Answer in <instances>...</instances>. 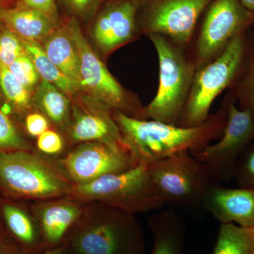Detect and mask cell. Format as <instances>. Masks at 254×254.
<instances>
[{"label":"cell","mask_w":254,"mask_h":254,"mask_svg":"<svg viewBox=\"0 0 254 254\" xmlns=\"http://www.w3.org/2000/svg\"><path fill=\"white\" fill-rule=\"evenodd\" d=\"M26 53L34 64L42 80L50 82L58 87L69 98H72L80 91V87L71 78L64 74L45 53L39 42L21 38Z\"/></svg>","instance_id":"cell-22"},{"label":"cell","mask_w":254,"mask_h":254,"mask_svg":"<svg viewBox=\"0 0 254 254\" xmlns=\"http://www.w3.org/2000/svg\"><path fill=\"white\" fill-rule=\"evenodd\" d=\"M52 126L48 119L41 112H30L26 115L24 127L26 133L30 136L38 138L40 135L49 129Z\"/></svg>","instance_id":"cell-31"},{"label":"cell","mask_w":254,"mask_h":254,"mask_svg":"<svg viewBox=\"0 0 254 254\" xmlns=\"http://www.w3.org/2000/svg\"><path fill=\"white\" fill-rule=\"evenodd\" d=\"M49 159L73 185H86L138 165L126 145L103 142L80 143L59 158Z\"/></svg>","instance_id":"cell-8"},{"label":"cell","mask_w":254,"mask_h":254,"mask_svg":"<svg viewBox=\"0 0 254 254\" xmlns=\"http://www.w3.org/2000/svg\"><path fill=\"white\" fill-rule=\"evenodd\" d=\"M43 43L42 47L50 60L80 87L79 55L68 23L57 28L43 40Z\"/></svg>","instance_id":"cell-20"},{"label":"cell","mask_w":254,"mask_h":254,"mask_svg":"<svg viewBox=\"0 0 254 254\" xmlns=\"http://www.w3.org/2000/svg\"><path fill=\"white\" fill-rule=\"evenodd\" d=\"M68 25L79 55L81 90L113 114L122 113L138 118V110L132 106L123 87L88 44L77 21L71 20Z\"/></svg>","instance_id":"cell-11"},{"label":"cell","mask_w":254,"mask_h":254,"mask_svg":"<svg viewBox=\"0 0 254 254\" xmlns=\"http://www.w3.org/2000/svg\"><path fill=\"white\" fill-rule=\"evenodd\" d=\"M234 177L241 187L254 189V143H251L239 157Z\"/></svg>","instance_id":"cell-29"},{"label":"cell","mask_w":254,"mask_h":254,"mask_svg":"<svg viewBox=\"0 0 254 254\" xmlns=\"http://www.w3.org/2000/svg\"><path fill=\"white\" fill-rule=\"evenodd\" d=\"M211 254H254L247 229L233 223L221 224Z\"/></svg>","instance_id":"cell-23"},{"label":"cell","mask_w":254,"mask_h":254,"mask_svg":"<svg viewBox=\"0 0 254 254\" xmlns=\"http://www.w3.org/2000/svg\"><path fill=\"white\" fill-rule=\"evenodd\" d=\"M18 150L34 149L0 105V153Z\"/></svg>","instance_id":"cell-25"},{"label":"cell","mask_w":254,"mask_h":254,"mask_svg":"<svg viewBox=\"0 0 254 254\" xmlns=\"http://www.w3.org/2000/svg\"><path fill=\"white\" fill-rule=\"evenodd\" d=\"M148 226L153 235L150 254H185L186 225L174 210L162 208L151 217Z\"/></svg>","instance_id":"cell-18"},{"label":"cell","mask_w":254,"mask_h":254,"mask_svg":"<svg viewBox=\"0 0 254 254\" xmlns=\"http://www.w3.org/2000/svg\"><path fill=\"white\" fill-rule=\"evenodd\" d=\"M138 6L137 0H123L110 5L100 14L93 34L102 51L113 52L133 38Z\"/></svg>","instance_id":"cell-16"},{"label":"cell","mask_w":254,"mask_h":254,"mask_svg":"<svg viewBox=\"0 0 254 254\" xmlns=\"http://www.w3.org/2000/svg\"><path fill=\"white\" fill-rule=\"evenodd\" d=\"M5 232L4 225H3L2 220H1V213H0V237L2 236Z\"/></svg>","instance_id":"cell-38"},{"label":"cell","mask_w":254,"mask_h":254,"mask_svg":"<svg viewBox=\"0 0 254 254\" xmlns=\"http://www.w3.org/2000/svg\"><path fill=\"white\" fill-rule=\"evenodd\" d=\"M0 254H28L6 232L0 237Z\"/></svg>","instance_id":"cell-33"},{"label":"cell","mask_w":254,"mask_h":254,"mask_svg":"<svg viewBox=\"0 0 254 254\" xmlns=\"http://www.w3.org/2000/svg\"><path fill=\"white\" fill-rule=\"evenodd\" d=\"M36 254H69L64 245L53 247V248L47 249V250Z\"/></svg>","instance_id":"cell-35"},{"label":"cell","mask_w":254,"mask_h":254,"mask_svg":"<svg viewBox=\"0 0 254 254\" xmlns=\"http://www.w3.org/2000/svg\"><path fill=\"white\" fill-rule=\"evenodd\" d=\"M201 205L221 224H237L245 228L254 226V189L227 188L214 183Z\"/></svg>","instance_id":"cell-15"},{"label":"cell","mask_w":254,"mask_h":254,"mask_svg":"<svg viewBox=\"0 0 254 254\" xmlns=\"http://www.w3.org/2000/svg\"><path fill=\"white\" fill-rule=\"evenodd\" d=\"M34 105L43 113L55 129L66 132L71 120L72 103L71 98L58 87L42 80L35 93Z\"/></svg>","instance_id":"cell-21"},{"label":"cell","mask_w":254,"mask_h":254,"mask_svg":"<svg viewBox=\"0 0 254 254\" xmlns=\"http://www.w3.org/2000/svg\"><path fill=\"white\" fill-rule=\"evenodd\" d=\"M0 88L5 98L18 111L26 112L31 109L29 88L18 81L8 68L0 67Z\"/></svg>","instance_id":"cell-24"},{"label":"cell","mask_w":254,"mask_h":254,"mask_svg":"<svg viewBox=\"0 0 254 254\" xmlns=\"http://www.w3.org/2000/svg\"><path fill=\"white\" fill-rule=\"evenodd\" d=\"M246 229H247V233H248L249 237H250L251 244H252V250H253L254 254V226Z\"/></svg>","instance_id":"cell-37"},{"label":"cell","mask_w":254,"mask_h":254,"mask_svg":"<svg viewBox=\"0 0 254 254\" xmlns=\"http://www.w3.org/2000/svg\"><path fill=\"white\" fill-rule=\"evenodd\" d=\"M23 6L32 8L48 15L55 21H58V7L55 0H21Z\"/></svg>","instance_id":"cell-32"},{"label":"cell","mask_w":254,"mask_h":254,"mask_svg":"<svg viewBox=\"0 0 254 254\" xmlns=\"http://www.w3.org/2000/svg\"><path fill=\"white\" fill-rule=\"evenodd\" d=\"M212 0H153L144 21L148 35L165 37L175 45L190 43L197 21Z\"/></svg>","instance_id":"cell-12"},{"label":"cell","mask_w":254,"mask_h":254,"mask_svg":"<svg viewBox=\"0 0 254 254\" xmlns=\"http://www.w3.org/2000/svg\"><path fill=\"white\" fill-rule=\"evenodd\" d=\"M125 145L137 164H152L182 151H200L222 136L226 112L220 110L199 126L184 127L113 114Z\"/></svg>","instance_id":"cell-1"},{"label":"cell","mask_w":254,"mask_h":254,"mask_svg":"<svg viewBox=\"0 0 254 254\" xmlns=\"http://www.w3.org/2000/svg\"><path fill=\"white\" fill-rule=\"evenodd\" d=\"M69 254H144L143 227L135 215L87 203L64 243Z\"/></svg>","instance_id":"cell-2"},{"label":"cell","mask_w":254,"mask_h":254,"mask_svg":"<svg viewBox=\"0 0 254 254\" xmlns=\"http://www.w3.org/2000/svg\"><path fill=\"white\" fill-rule=\"evenodd\" d=\"M76 14L84 15L91 10L95 0H64Z\"/></svg>","instance_id":"cell-34"},{"label":"cell","mask_w":254,"mask_h":254,"mask_svg":"<svg viewBox=\"0 0 254 254\" xmlns=\"http://www.w3.org/2000/svg\"><path fill=\"white\" fill-rule=\"evenodd\" d=\"M224 110L227 122L220 139L200 151L190 153L205 165L214 180L234 177L239 157L254 141V113L237 108L233 96L227 100Z\"/></svg>","instance_id":"cell-9"},{"label":"cell","mask_w":254,"mask_h":254,"mask_svg":"<svg viewBox=\"0 0 254 254\" xmlns=\"http://www.w3.org/2000/svg\"><path fill=\"white\" fill-rule=\"evenodd\" d=\"M148 172L167 204L201 205L215 180L190 151H182L148 166Z\"/></svg>","instance_id":"cell-7"},{"label":"cell","mask_w":254,"mask_h":254,"mask_svg":"<svg viewBox=\"0 0 254 254\" xmlns=\"http://www.w3.org/2000/svg\"><path fill=\"white\" fill-rule=\"evenodd\" d=\"M64 135L70 148L87 142L126 145L113 112L88 95L80 96L72 103L71 120Z\"/></svg>","instance_id":"cell-13"},{"label":"cell","mask_w":254,"mask_h":254,"mask_svg":"<svg viewBox=\"0 0 254 254\" xmlns=\"http://www.w3.org/2000/svg\"><path fill=\"white\" fill-rule=\"evenodd\" d=\"M254 24V13L246 9L240 0H214L197 41V69L213 61L236 37Z\"/></svg>","instance_id":"cell-10"},{"label":"cell","mask_w":254,"mask_h":254,"mask_svg":"<svg viewBox=\"0 0 254 254\" xmlns=\"http://www.w3.org/2000/svg\"><path fill=\"white\" fill-rule=\"evenodd\" d=\"M240 1L246 9L254 13V0H240Z\"/></svg>","instance_id":"cell-36"},{"label":"cell","mask_w":254,"mask_h":254,"mask_svg":"<svg viewBox=\"0 0 254 254\" xmlns=\"http://www.w3.org/2000/svg\"><path fill=\"white\" fill-rule=\"evenodd\" d=\"M72 184L52 160L33 150L0 153V191L10 199L32 202L69 195Z\"/></svg>","instance_id":"cell-4"},{"label":"cell","mask_w":254,"mask_h":254,"mask_svg":"<svg viewBox=\"0 0 254 254\" xmlns=\"http://www.w3.org/2000/svg\"></svg>","instance_id":"cell-39"},{"label":"cell","mask_w":254,"mask_h":254,"mask_svg":"<svg viewBox=\"0 0 254 254\" xmlns=\"http://www.w3.org/2000/svg\"><path fill=\"white\" fill-rule=\"evenodd\" d=\"M24 53L22 41L17 35L10 30L0 33V67H9Z\"/></svg>","instance_id":"cell-28"},{"label":"cell","mask_w":254,"mask_h":254,"mask_svg":"<svg viewBox=\"0 0 254 254\" xmlns=\"http://www.w3.org/2000/svg\"><path fill=\"white\" fill-rule=\"evenodd\" d=\"M67 197L101 203L133 215L161 210L167 204L150 177L148 166L143 164L86 185H73Z\"/></svg>","instance_id":"cell-5"},{"label":"cell","mask_w":254,"mask_h":254,"mask_svg":"<svg viewBox=\"0 0 254 254\" xmlns=\"http://www.w3.org/2000/svg\"><path fill=\"white\" fill-rule=\"evenodd\" d=\"M250 33V29L242 32L221 54L196 70L179 126L196 127L204 123L210 117L209 111L215 98L236 84L254 47V38Z\"/></svg>","instance_id":"cell-3"},{"label":"cell","mask_w":254,"mask_h":254,"mask_svg":"<svg viewBox=\"0 0 254 254\" xmlns=\"http://www.w3.org/2000/svg\"><path fill=\"white\" fill-rule=\"evenodd\" d=\"M8 68L18 81L29 89L36 86L41 78L36 66L26 52L15 60Z\"/></svg>","instance_id":"cell-30"},{"label":"cell","mask_w":254,"mask_h":254,"mask_svg":"<svg viewBox=\"0 0 254 254\" xmlns=\"http://www.w3.org/2000/svg\"><path fill=\"white\" fill-rule=\"evenodd\" d=\"M67 149L64 136L58 130L49 128L36 138L35 151L47 158H59Z\"/></svg>","instance_id":"cell-27"},{"label":"cell","mask_w":254,"mask_h":254,"mask_svg":"<svg viewBox=\"0 0 254 254\" xmlns=\"http://www.w3.org/2000/svg\"><path fill=\"white\" fill-rule=\"evenodd\" d=\"M158 55L160 81L158 93L138 118L178 125L190 95L197 68L182 50L165 37L149 35Z\"/></svg>","instance_id":"cell-6"},{"label":"cell","mask_w":254,"mask_h":254,"mask_svg":"<svg viewBox=\"0 0 254 254\" xmlns=\"http://www.w3.org/2000/svg\"><path fill=\"white\" fill-rule=\"evenodd\" d=\"M86 204L67 196L29 203L39 224L46 250L64 243Z\"/></svg>","instance_id":"cell-14"},{"label":"cell","mask_w":254,"mask_h":254,"mask_svg":"<svg viewBox=\"0 0 254 254\" xmlns=\"http://www.w3.org/2000/svg\"><path fill=\"white\" fill-rule=\"evenodd\" d=\"M0 213L5 232L28 254L46 250L39 224L29 204L1 195Z\"/></svg>","instance_id":"cell-17"},{"label":"cell","mask_w":254,"mask_h":254,"mask_svg":"<svg viewBox=\"0 0 254 254\" xmlns=\"http://www.w3.org/2000/svg\"><path fill=\"white\" fill-rule=\"evenodd\" d=\"M0 20L19 38L43 41L57 28V22L48 15L26 6L0 10Z\"/></svg>","instance_id":"cell-19"},{"label":"cell","mask_w":254,"mask_h":254,"mask_svg":"<svg viewBox=\"0 0 254 254\" xmlns=\"http://www.w3.org/2000/svg\"><path fill=\"white\" fill-rule=\"evenodd\" d=\"M232 88L234 98L240 101V108L254 113V47L243 74Z\"/></svg>","instance_id":"cell-26"}]
</instances>
